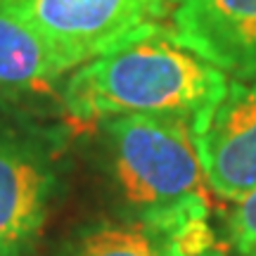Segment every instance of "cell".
Instances as JSON below:
<instances>
[{"label":"cell","instance_id":"obj_1","mask_svg":"<svg viewBox=\"0 0 256 256\" xmlns=\"http://www.w3.org/2000/svg\"><path fill=\"white\" fill-rule=\"evenodd\" d=\"M114 176L138 220L159 232L176 256H223L209 223L206 176L192 126L168 114L104 121Z\"/></svg>","mask_w":256,"mask_h":256},{"label":"cell","instance_id":"obj_2","mask_svg":"<svg viewBox=\"0 0 256 256\" xmlns=\"http://www.w3.org/2000/svg\"><path fill=\"white\" fill-rule=\"evenodd\" d=\"M228 81L164 26L74 69L62 88V104L72 119L92 124L128 114L180 116L194 133Z\"/></svg>","mask_w":256,"mask_h":256},{"label":"cell","instance_id":"obj_3","mask_svg":"<svg viewBox=\"0 0 256 256\" xmlns=\"http://www.w3.org/2000/svg\"><path fill=\"white\" fill-rule=\"evenodd\" d=\"M66 72L168 26V0H0Z\"/></svg>","mask_w":256,"mask_h":256},{"label":"cell","instance_id":"obj_4","mask_svg":"<svg viewBox=\"0 0 256 256\" xmlns=\"http://www.w3.org/2000/svg\"><path fill=\"white\" fill-rule=\"evenodd\" d=\"M209 188L240 202L256 188V81H228L218 104L194 130Z\"/></svg>","mask_w":256,"mask_h":256},{"label":"cell","instance_id":"obj_5","mask_svg":"<svg viewBox=\"0 0 256 256\" xmlns=\"http://www.w3.org/2000/svg\"><path fill=\"white\" fill-rule=\"evenodd\" d=\"M168 28L230 81H256V0H168Z\"/></svg>","mask_w":256,"mask_h":256},{"label":"cell","instance_id":"obj_6","mask_svg":"<svg viewBox=\"0 0 256 256\" xmlns=\"http://www.w3.org/2000/svg\"><path fill=\"white\" fill-rule=\"evenodd\" d=\"M55 166L36 142L0 130V256H24L48 220Z\"/></svg>","mask_w":256,"mask_h":256},{"label":"cell","instance_id":"obj_7","mask_svg":"<svg viewBox=\"0 0 256 256\" xmlns=\"http://www.w3.org/2000/svg\"><path fill=\"white\" fill-rule=\"evenodd\" d=\"M62 66L31 28L0 5V98L40 92L62 81Z\"/></svg>","mask_w":256,"mask_h":256},{"label":"cell","instance_id":"obj_8","mask_svg":"<svg viewBox=\"0 0 256 256\" xmlns=\"http://www.w3.org/2000/svg\"><path fill=\"white\" fill-rule=\"evenodd\" d=\"M60 256H176V252L159 232L136 220L88 230Z\"/></svg>","mask_w":256,"mask_h":256},{"label":"cell","instance_id":"obj_9","mask_svg":"<svg viewBox=\"0 0 256 256\" xmlns=\"http://www.w3.org/2000/svg\"><path fill=\"white\" fill-rule=\"evenodd\" d=\"M230 244L240 256H256V188L247 192L228 218Z\"/></svg>","mask_w":256,"mask_h":256}]
</instances>
